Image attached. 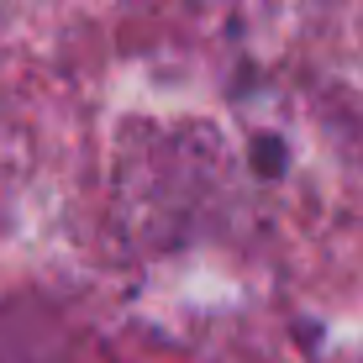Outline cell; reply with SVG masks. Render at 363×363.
I'll list each match as a JSON object with an SVG mask.
<instances>
[{
	"label": "cell",
	"instance_id": "6da1fadb",
	"mask_svg": "<svg viewBox=\"0 0 363 363\" xmlns=\"http://www.w3.org/2000/svg\"><path fill=\"white\" fill-rule=\"evenodd\" d=\"M247 158H253V169L264 174V179H279L284 164H290V153H284V143H279L274 132H258L253 147H247Z\"/></svg>",
	"mask_w": 363,
	"mask_h": 363
}]
</instances>
